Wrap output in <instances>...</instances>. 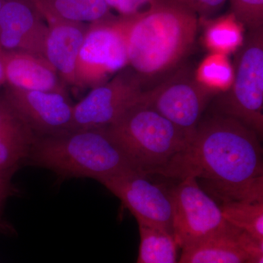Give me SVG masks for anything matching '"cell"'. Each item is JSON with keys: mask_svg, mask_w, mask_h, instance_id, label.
I'll list each match as a JSON object with an SVG mask.
<instances>
[{"mask_svg": "<svg viewBox=\"0 0 263 263\" xmlns=\"http://www.w3.org/2000/svg\"><path fill=\"white\" fill-rule=\"evenodd\" d=\"M260 138L233 118L212 112L202 117L187 144L160 176L240 183L263 176Z\"/></svg>", "mask_w": 263, "mask_h": 263, "instance_id": "cell-1", "label": "cell"}, {"mask_svg": "<svg viewBox=\"0 0 263 263\" xmlns=\"http://www.w3.org/2000/svg\"><path fill=\"white\" fill-rule=\"evenodd\" d=\"M198 24V16L175 0H155L129 16L128 66L143 86H156L181 67L196 41Z\"/></svg>", "mask_w": 263, "mask_h": 263, "instance_id": "cell-2", "label": "cell"}, {"mask_svg": "<svg viewBox=\"0 0 263 263\" xmlns=\"http://www.w3.org/2000/svg\"><path fill=\"white\" fill-rule=\"evenodd\" d=\"M27 160L64 179L91 178L100 181L138 172L105 127L36 137Z\"/></svg>", "mask_w": 263, "mask_h": 263, "instance_id": "cell-3", "label": "cell"}, {"mask_svg": "<svg viewBox=\"0 0 263 263\" xmlns=\"http://www.w3.org/2000/svg\"><path fill=\"white\" fill-rule=\"evenodd\" d=\"M105 128L135 168L146 176L160 175L192 137L141 100Z\"/></svg>", "mask_w": 263, "mask_h": 263, "instance_id": "cell-4", "label": "cell"}, {"mask_svg": "<svg viewBox=\"0 0 263 263\" xmlns=\"http://www.w3.org/2000/svg\"><path fill=\"white\" fill-rule=\"evenodd\" d=\"M233 84L218 95L212 112L233 118L263 134V28L249 31L235 54Z\"/></svg>", "mask_w": 263, "mask_h": 263, "instance_id": "cell-5", "label": "cell"}, {"mask_svg": "<svg viewBox=\"0 0 263 263\" xmlns=\"http://www.w3.org/2000/svg\"><path fill=\"white\" fill-rule=\"evenodd\" d=\"M179 181L167 191L172 202L173 235L179 248L242 231L226 221L217 202L197 179L189 176Z\"/></svg>", "mask_w": 263, "mask_h": 263, "instance_id": "cell-6", "label": "cell"}, {"mask_svg": "<svg viewBox=\"0 0 263 263\" xmlns=\"http://www.w3.org/2000/svg\"><path fill=\"white\" fill-rule=\"evenodd\" d=\"M129 23V16H114L89 24L76 62L77 87L93 89L128 67Z\"/></svg>", "mask_w": 263, "mask_h": 263, "instance_id": "cell-7", "label": "cell"}, {"mask_svg": "<svg viewBox=\"0 0 263 263\" xmlns=\"http://www.w3.org/2000/svg\"><path fill=\"white\" fill-rule=\"evenodd\" d=\"M214 93L204 88L190 67L181 65L164 80L145 90L141 102L193 136Z\"/></svg>", "mask_w": 263, "mask_h": 263, "instance_id": "cell-8", "label": "cell"}, {"mask_svg": "<svg viewBox=\"0 0 263 263\" xmlns=\"http://www.w3.org/2000/svg\"><path fill=\"white\" fill-rule=\"evenodd\" d=\"M144 91L136 72L122 69L73 105L72 129L108 127L139 103Z\"/></svg>", "mask_w": 263, "mask_h": 263, "instance_id": "cell-9", "label": "cell"}, {"mask_svg": "<svg viewBox=\"0 0 263 263\" xmlns=\"http://www.w3.org/2000/svg\"><path fill=\"white\" fill-rule=\"evenodd\" d=\"M122 201L144 226L172 233L173 208L167 186L151 182L138 172L113 176L99 181Z\"/></svg>", "mask_w": 263, "mask_h": 263, "instance_id": "cell-10", "label": "cell"}, {"mask_svg": "<svg viewBox=\"0 0 263 263\" xmlns=\"http://www.w3.org/2000/svg\"><path fill=\"white\" fill-rule=\"evenodd\" d=\"M4 96L36 137L56 136L72 130L73 105L65 93L8 86Z\"/></svg>", "mask_w": 263, "mask_h": 263, "instance_id": "cell-11", "label": "cell"}, {"mask_svg": "<svg viewBox=\"0 0 263 263\" xmlns=\"http://www.w3.org/2000/svg\"><path fill=\"white\" fill-rule=\"evenodd\" d=\"M46 23L32 0H6L0 9V49L46 59Z\"/></svg>", "mask_w": 263, "mask_h": 263, "instance_id": "cell-12", "label": "cell"}, {"mask_svg": "<svg viewBox=\"0 0 263 263\" xmlns=\"http://www.w3.org/2000/svg\"><path fill=\"white\" fill-rule=\"evenodd\" d=\"M48 26L45 44L46 60L62 80L77 86L76 67L78 57L89 24L45 18Z\"/></svg>", "mask_w": 263, "mask_h": 263, "instance_id": "cell-13", "label": "cell"}, {"mask_svg": "<svg viewBox=\"0 0 263 263\" xmlns=\"http://www.w3.org/2000/svg\"><path fill=\"white\" fill-rule=\"evenodd\" d=\"M263 255V243L245 232L221 235L182 249L178 263H247Z\"/></svg>", "mask_w": 263, "mask_h": 263, "instance_id": "cell-14", "label": "cell"}, {"mask_svg": "<svg viewBox=\"0 0 263 263\" xmlns=\"http://www.w3.org/2000/svg\"><path fill=\"white\" fill-rule=\"evenodd\" d=\"M6 84L10 87L65 93L57 70L46 59L0 49Z\"/></svg>", "mask_w": 263, "mask_h": 263, "instance_id": "cell-15", "label": "cell"}, {"mask_svg": "<svg viewBox=\"0 0 263 263\" xmlns=\"http://www.w3.org/2000/svg\"><path fill=\"white\" fill-rule=\"evenodd\" d=\"M43 18L92 24L112 18L105 0H32Z\"/></svg>", "mask_w": 263, "mask_h": 263, "instance_id": "cell-16", "label": "cell"}, {"mask_svg": "<svg viewBox=\"0 0 263 263\" xmlns=\"http://www.w3.org/2000/svg\"><path fill=\"white\" fill-rule=\"evenodd\" d=\"M35 138V135L18 117L5 128L0 134V173L17 171L28 158Z\"/></svg>", "mask_w": 263, "mask_h": 263, "instance_id": "cell-17", "label": "cell"}, {"mask_svg": "<svg viewBox=\"0 0 263 263\" xmlns=\"http://www.w3.org/2000/svg\"><path fill=\"white\" fill-rule=\"evenodd\" d=\"M205 23L203 43L211 53L228 55L239 49L245 41L243 27L233 13L219 18L208 20Z\"/></svg>", "mask_w": 263, "mask_h": 263, "instance_id": "cell-18", "label": "cell"}, {"mask_svg": "<svg viewBox=\"0 0 263 263\" xmlns=\"http://www.w3.org/2000/svg\"><path fill=\"white\" fill-rule=\"evenodd\" d=\"M139 254L137 263H178L179 248L172 233L139 224Z\"/></svg>", "mask_w": 263, "mask_h": 263, "instance_id": "cell-19", "label": "cell"}, {"mask_svg": "<svg viewBox=\"0 0 263 263\" xmlns=\"http://www.w3.org/2000/svg\"><path fill=\"white\" fill-rule=\"evenodd\" d=\"M219 205L229 224L263 243V201L229 202Z\"/></svg>", "mask_w": 263, "mask_h": 263, "instance_id": "cell-20", "label": "cell"}, {"mask_svg": "<svg viewBox=\"0 0 263 263\" xmlns=\"http://www.w3.org/2000/svg\"><path fill=\"white\" fill-rule=\"evenodd\" d=\"M195 77L204 88L218 95L231 87L234 70L227 55L211 53L197 67Z\"/></svg>", "mask_w": 263, "mask_h": 263, "instance_id": "cell-21", "label": "cell"}, {"mask_svg": "<svg viewBox=\"0 0 263 263\" xmlns=\"http://www.w3.org/2000/svg\"><path fill=\"white\" fill-rule=\"evenodd\" d=\"M197 181L200 187L219 205L229 202L263 201V176L240 183Z\"/></svg>", "mask_w": 263, "mask_h": 263, "instance_id": "cell-22", "label": "cell"}, {"mask_svg": "<svg viewBox=\"0 0 263 263\" xmlns=\"http://www.w3.org/2000/svg\"><path fill=\"white\" fill-rule=\"evenodd\" d=\"M231 13L249 31L263 28V0H230Z\"/></svg>", "mask_w": 263, "mask_h": 263, "instance_id": "cell-23", "label": "cell"}, {"mask_svg": "<svg viewBox=\"0 0 263 263\" xmlns=\"http://www.w3.org/2000/svg\"><path fill=\"white\" fill-rule=\"evenodd\" d=\"M192 10L202 19L214 15L222 8L227 0H175Z\"/></svg>", "mask_w": 263, "mask_h": 263, "instance_id": "cell-24", "label": "cell"}, {"mask_svg": "<svg viewBox=\"0 0 263 263\" xmlns=\"http://www.w3.org/2000/svg\"><path fill=\"white\" fill-rule=\"evenodd\" d=\"M110 8L119 12L120 16H133L143 12L142 8H149L155 0H105Z\"/></svg>", "mask_w": 263, "mask_h": 263, "instance_id": "cell-25", "label": "cell"}, {"mask_svg": "<svg viewBox=\"0 0 263 263\" xmlns=\"http://www.w3.org/2000/svg\"><path fill=\"white\" fill-rule=\"evenodd\" d=\"M15 171V170H10L0 173V216L7 200L18 193V190L12 183V177Z\"/></svg>", "mask_w": 263, "mask_h": 263, "instance_id": "cell-26", "label": "cell"}, {"mask_svg": "<svg viewBox=\"0 0 263 263\" xmlns=\"http://www.w3.org/2000/svg\"><path fill=\"white\" fill-rule=\"evenodd\" d=\"M17 117L4 95L0 97V134L8 127Z\"/></svg>", "mask_w": 263, "mask_h": 263, "instance_id": "cell-27", "label": "cell"}, {"mask_svg": "<svg viewBox=\"0 0 263 263\" xmlns=\"http://www.w3.org/2000/svg\"><path fill=\"white\" fill-rule=\"evenodd\" d=\"M5 84H6V79H5L4 65H3V60L0 58V86Z\"/></svg>", "mask_w": 263, "mask_h": 263, "instance_id": "cell-28", "label": "cell"}, {"mask_svg": "<svg viewBox=\"0 0 263 263\" xmlns=\"http://www.w3.org/2000/svg\"><path fill=\"white\" fill-rule=\"evenodd\" d=\"M247 263H263V255L252 257V259H249Z\"/></svg>", "mask_w": 263, "mask_h": 263, "instance_id": "cell-29", "label": "cell"}, {"mask_svg": "<svg viewBox=\"0 0 263 263\" xmlns=\"http://www.w3.org/2000/svg\"><path fill=\"white\" fill-rule=\"evenodd\" d=\"M5 1H6V0H0V9H1L2 7H3V5L4 4Z\"/></svg>", "mask_w": 263, "mask_h": 263, "instance_id": "cell-30", "label": "cell"}]
</instances>
